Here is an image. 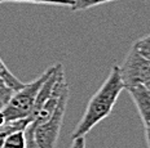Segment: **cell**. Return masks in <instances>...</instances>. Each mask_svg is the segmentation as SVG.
<instances>
[{
	"instance_id": "obj_13",
	"label": "cell",
	"mask_w": 150,
	"mask_h": 148,
	"mask_svg": "<svg viewBox=\"0 0 150 148\" xmlns=\"http://www.w3.org/2000/svg\"><path fill=\"white\" fill-rule=\"evenodd\" d=\"M70 148H86V137H80V138H75L73 139Z\"/></svg>"
},
{
	"instance_id": "obj_4",
	"label": "cell",
	"mask_w": 150,
	"mask_h": 148,
	"mask_svg": "<svg viewBox=\"0 0 150 148\" xmlns=\"http://www.w3.org/2000/svg\"><path fill=\"white\" fill-rule=\"evenodd\" d=\"M118 68L124 89L145 84V81L150 77V59L141 55L133 47L126 55L123 63L118 66Z\"/></svg>"
},
{
	"instance_id": "obj_16",
	"label": "cell",
	"mask_w": 150,
	"mask_h": 148,
	"mask_svg": "<svg viewBox=\"0 0 150 148\" xmlns=\"http://www.w3.org/2000/svg\"><path fill=\"white\" fill-rule=\"evenodd\" d=\"M3 126H4V125H3ZM3 126H0V130H1V128H3Z\"/></svg>"
},
{
	"instance_id": "obj_7",
	"label": "cell",
	"mask_w": 150,
	"mask_h": 148,
	"mask_svg": "<svg viewBox=\"0 0 150 148\" xmlns=\"http://www.w3.org/2000/svg\"><path fill=\"white\" fill-rule=\"evenodd\" d=\"M0 77L4 79L5 81H7V84L11 86L14 91L20 90L21 88L25 86V82H22L20 79H17L13 73L8 70V67L5 66V63L1 61V58H0Z\"/></svg>"
},
{
	"instance_id": "obj_10",
	"label": "cell",
	"mask_w": 150,
	"mask_h": 148,
	"mask_svg": "<svg viewBox=\"0 0 150 148\" xmlns=\"http://www.w3.org/2000/svg\"><path fill=\"white\" fill-rule=\"evenodd\" d=\"M133 48L136 49L141 55H144L145 58L150 59V34L144 38L139 39L137 41H135Z\"/></svg>"
},
{
	"instance_id": "obj_3",
	"label": "cell",
	"mask_w": 150,
	"mask_h": 148,
	"mask_svg": "<svg viewBox=\"0 0 150 148\" xmlns=\"http://www.w3.org/2000/svg\"><path fill=\"white\" fill-rule=\"evenodd\" d=\"M69 95H70V90H69V85H67L62 91L60 99H58V103L52 115L45 121L40 122V124L35 126L29 125L33 128L34 139H35V142L40 148H56V146H57L61 128L62 124H64V117H65V112H66Z\"/></svg>"
},
{
	"instance_id": "obj_5",
	"label": "cell",
	"mask_w": 150,
	"mask_h": 148,
	"mask_svg": "<svg viewBox=\"0 0 150 148\" xmlns=\"http://www.w3.org/2000/svg\"><path fill=\"white\" fill-rule=\"evenodd\" d=\"M126 90L129 93L132 101L135 102L142 122L150 121V91L142 84L129 86Z\"/></svg>"
},
{
	"instance_id": "obj_11",
	"label": "cell",
	"mask_w": 150,
	"mask_h": 148,
	"mask_svg": "<svg viewBox=\"0 0 150 148\" xmlns=\"http://www.w3.org/2000/svg\"><path fill=\"white\" fill-rule=\"evenodd\" d=\"M13 93L14 90L7 84V81L3 77H0V108L9 101V98L12 97Z\"/></svg>"
},
{
	"instance_id": "obj_9",
	"label": "cell",
	"mask_w": 150,
	"mask_h": 148,
	"mask_svg": "<svg viewBox=\"0 0 150 148\" xmlns=\"http://www.w3.org/2000/svg\"><path fill=\"white\" fill-rule=\"evenodd\" d=\"M110 1H117V0H74V5L71 7V9L75 10H87L89 8L97 7L101 4H106Z\"/></svg>"
},
{
	"instance_id": "obj_8",
	"label": "cell",
	"mask_w": 150,
	"mask_h": 148,
	"mask_svg": "<svg viewBox=\"0 0 150 148\" xmlns=\"http://www.w3.org/2000/svg\"><path fill=\"white\" fill-rule=\"evenodd\" d=\"M33 3V4H51L60 5V7H69L74 5L73 0H0V3Z\"/></svg>"
},
{
	"instance_id": "obj_6",
	"label": "cell",
	"mask_w": 150,
	"mask_h": 148,
	"mask_svg": "<svg viewBox=\"0 0 150 148\" xmlns=\"http://www.w3.org/2000/svg\"><path fill=\"white\" fill-rule=\"evenodd\" d=\"M26 147V137L25 129L13 130L5 137L1 148H25Z\"/></svg>"
},
{
	"instance_id": "obj_1",
	"label": "cell",
	"mask_w": 150,
	"mask_h": 148,
	"mask_svg": "<svg viewBox=\"0 0 150 148\" xmlns=\"http://www.w3.org/2000/svg\"><path fill=\"white\" fill-rule=\"evenodd\" d=\"M123 90L124 84L120 79L119 68L118 66H112L106 80L91 97L79 124L71 134V139L86 137L96 125L110 115Z\"/></svg>"
},
{
	"instance_id": "obj_2",
	"label": "cell",
	"mask_w": 150,
	"mask_h": 148,
	"mask_svg": "<svg viewBox=\"0 0 150 148\" xmlns=\"http://www.w3.org/2000/svg\"><path fill=\"white\" fill-rule=\"evenodd\" d=\"M53 68H54V64L48 67L38 79L31 81L30 84H25L23 88L12 94L9 101L0 108V126L29 119L33 112L34 104H35L38 91L43 85V82L52 73Z\"/></svg>"
},
{
	"instance_id": "obj_15",
	"label": "cell",
	"mask_w": 150,
	"mask_h": 148,
	"mask_svg": "<svg viewBox=\"0 0 150 148\" xmlns=\"http://www.w3.org/2000/svg\"><path fill=\"white\" fill-rule=\"evenodd\" d=\"M142 85L145 86V88H146V89H148V90L150 91V77H149L148 80H146V81H145V84H142Z\"/></svg>"
},
{
	"instance_id": "obj_14",
	"label": "cell",
	"mask_w": 150,
	"mask_h": 148,
	"mask_svg": "<svg viewBox=\"0 0 150 148\" xmlns=\"http://www.w3.org/2000/svg\"><path fill=\"white\" fill-rule=\"evenodd\" d=\"M144 129H145V137H146V142H148V147L150 148V121L144 122Z\"/></svg>"
},
{
	"instance_id": "obj_12",
	"label": "cell",
	"mask_w": 150,
	"mask_h": 148,
	"mask_svg": "<svg viewBox=\"0 0 150 148\" xmlns=\"http://www.w3.org/2000/svg\"><path fill=\"white\" fill-rule=\"evenodd\" d=\"M25 137H26V147L25 148H40L34 139V130L31 126L27 125L25 128Z\"/></svg>"
}]
</instances>
